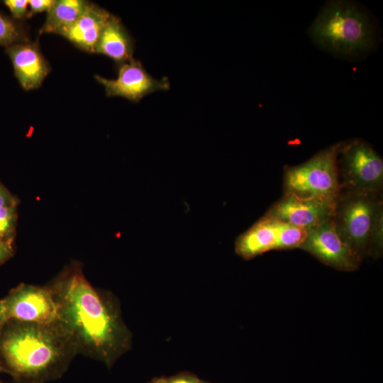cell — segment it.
I'll return each instance as SVG.
<instances>
[{
	"instance_id": "cell-1",
	"label": "cell",
	"mask_w": 383,
	"mask_h": 383,
	"mask_svg": "<svg viewBox=\"0 0 383 383\" xmlns=\"http://www.w3.org/2000/svg\"><path fill=\"white\" fill-rule=\"evenodd\" d=\"M47 285L57 306L56 323L77 354L111 367L131 343V334L115 301L90 284L77 261L65 267Z\"/></svg>"
},
{
	"instance_id": "cell-2",
	"label": "cell",
	"mask_w": 383,
	"mask_h": 383,
	"mask_svg": "<svg viewBox=\"0 0 383 383\" xmlns=\"http://www.w3.org/2000/svg\"><path fill=\"white\" fill-rule=\"evenodd\" d=\"M77 354L55 322L43 324L7 320L0 328V360L16 383H46L60 379Z\"/></svg>"
},
{
	"instance_id": "cell-3",
	"label": "cell",
	"mask_w": 383,
	"mask_h": 383,
	"mask_svg": "<svg viewBox=\"0 0 383 383\" xmlns=\"http://www.w3.org/2000/svg\"><path fill=\"white\" fill-rule=\"evenodd\" d=\"M310 33L322 47L342 54L362 51L372 43L367 18L355 5L347 1L327 4L312 24Z\"/></svg>"
},
{
	"instance_id": "cell-4",
	"label": "cell",
	"mask_w": 383,
	"mask_h": 383,
	"mask_svg": "<svg viewBox=\"0 0 383 383\" xmlns=\"http://www.w3.org/2000/svg\"><path fill=\"white\" fill-rule=\"evenodd\" d=\"M341 143L313 156L306 162L287 167L284 175V194L299 198L336 201L340 193L337 157Z\"/></svg>"
},
{
	"instance_id": "cell-5",
	"label": "cell",
	"mask_w": 383,
	"mask_h": 383,
	"mask_svg": "<svg viewBox=\"0 0 383 383\" xmlns=\"http://www.w3.org/2000/svg\"><path fill=\"white\" fill-rule=\"evenodd\" d=\"M382 194L341 191L332 218L340 239L362 260L368 256L370 235Z\"/></svg>"
},
{
	"instance_id": "cell-6",
	"label": "cell",
	"mask_w": 383,
	"mask_h": 383,
	"mask_svg": "<svg viewBox=\"0 0 383 383\" xmlns=\"http://www.w3.org/2000/svg\"><path fill=\"white\" fill-rule=\"evenodd\" d=\"M340 192L382 194V158L367 142L341 143L337 157Z\"/></svg>"
},
{
	"instance_id": "cell-7",
	"label": "cell",
	"mask_w": 383,
	"mask_h": 383,
	"mask_svg": "<svg viewBox=\"0 0 383 383\" xmlns=\"http://www.w3.org/2000/svg\"><path fill=\"white\" fill-rule=\"evenodd\" d=\"M6 319L53 323L57 321V306L48 287L21 283L2 299Z\"/></svg>"
},
{
	"instance_id": "cell-8",
	"label": "cell",
	"mask_w": 383,
	"mask_h": 383,
	"mask_svg": "<svg viewBox=\"0 0 383 383\" xmlns=\"http://www.w3.org/2000/svg\"><path fill=\"white\" fill-rule=\"evenodd\" d=\"M105 89L107 96H120L133 102H138L143 97L158 91L170 89L167 77L155 79L144 68L140 61L132 59L117 65V77L106 79L94 76Z\"/></svg>"
},
{
	"instance_id": "cell-9",
	"label": "cell",
	"mask_w": 383,
	"mask_h": 383,
	"mask_svg": "<svg viewBox=\"0 0 383 383\" xmlns=\"http://www.w3.org/2000/svg\"><path fill=\"white\" fill-rule=\"evenodd\" d=\"M321 262L335 270H356L362 261L338 235L332 219L308 231L299 246Z\"/></svg>"
},
{
	"instance_id": "cell-10",
	"label": "cell",
	"mask_w": 383,
	"mask_h": 383,
	"mask_svg": "<svg viewBox=\"0 0 383 383\" xmlns=\"http://www.w3.org/2000/svg\"><path fill=\"white\" fill-rule=\"evenodd\" d=\"M335 201L284 194L264 216L309 231L332 219Z\"/></svg>"
},
{
	"instance_id": "cell-11",
	"label": "cell",
	"mask_w": 383,
	"mask_h": 383,
	"mask_svg": "<svg viewBox=\"0 0 383 383\" xmlns=\"http://www.w3.org/2000/svg\"><path fill=\"white\" fill-rule=\"evenodd\" d=\"M14 74L25 90L38 89L49 74L50 67L35 42L26 41L6 48Z\"/></svg>"
},
{
	"instance_id": "cell-12",
	"label": "cell",
	"mask_w": 383,
	"mask_h": 383,
	"mask_svg": "<svg viewBox=\"0 0 383 383\" xmlns=\"http://www.w3.org/2000/svg\"><path fill=\"white\" fill-rule=\"evenodd\" d=\"M111 16L109 11L91 3L73 24L62 29L57 34L78 48L95 53L98 40Z\"/></svg>"
},
{
	"instance_id": "cell-13",
	"label": "cell",
	"mask_w": 383,
	"mask_h": 383,
	"mask_svg": "<svg viewBox=\"0 0 383 383\" xmlns=\"http://www.w3.org/2000/svg\"><path fill=\"white\" fill-rule=\"evenodd\" d=\"M277 238V221L263 216L236 238L235 253L244 260H251L275 250Z\"/></svg>"
},
{
	"instance_id": "cell-14",
	"label": "cell",
	"mask_w": 383,
	"mask_h": 383,
	"mask_svg": "<svg viewBox=\"0 0 383 383\" xmlns=\"http://www.w3.org/2000/svg\"><path fill=\"white\" fill-rule=\"evenodd\" d=\"M134 40L121 21L111 14L96 46L95 53L104 55L116 64L133 59Z\"/></svg>"
},
{
	"instance_id": "cell-15",
	"label": "cell",
	"mask_w": 383,
	"mask_h": 383,
	"mask_svg": "<svg viewBox=\"0 0 383 383\" xmlns=\"http://www.w3.org/2000/svg\"><path fill=\"white\" fill-rule=\"evenodd\" d=\"M91 2L84 0H55L47 12L40 33H56L73 24L89 7Z\"/></svg>"
},
{
	"instance_id": "cell-16",
	"label": "cell",
	"mask_w": 383,
	"mask_h": 383,
	"mask_svg": "<svg viewBox=\"0 0 383 383\" xmlns=\"http://www.w3.org/2000/svg\"><path fill=\"white\" fill-rule=\"evenodd\" d=\"M276 221L277 238L275 250L299 248L306 238L308 231L289 223Z\"/></svg>"
},
{
	"instance_id": "cell-17",
	"label": "cell",
	"mask_w": 383,
	"mask_h": 383,
	"mask_svg": "<svg viewBox=\"0 0 383 383\" xmlns=\"http://www.w3.org/2000/svg\"><path fill=\"white\" fill-rule=\"evenodd\" d=\"M29 41L23 26L18 21L0 13V46Z\"/></svg>"
},
{
	"instance_id": "cell-18",
	"label": "cell",
	"mask_w": 383,
	"mask_h": 383,
	"mask_svg": "<svg viewBox=\"0 0 383 383\" xmlns=\"http://www.w3.org/2000/svg\"><path fill=\"white\" fill-rule=\"evenodd\" d=\"M17 206L0 208V239L13 243L18 220Z\"/></svg>"
},
{
	"instance_id": "cell-19",
	"label": "cell",
	"mask_w": 383,
	"mask_h": 383,
	"mask_svg": "<svg viewBox=\"0 0 383 383\" xmlns=\"http://www.w3.org/2000/svg\"><path fill=\"white\" fill-rule=\"evenodd\" d=\"M383 249V206L381 207L374 218L372 226L368 255L373 258L382 256Z\"/></svg>"
},
{
	"instance_id": "cell-20",
	"label": "cell",
	"mask_w": 383,
	"mask_h": 383,
	"mask_svg": "<svg viewBox=\"0 0 383 383\" xmlns=\"http://www.w3.org/2000/svg\"><path fill=\"white\" fill-rule=\"evenodd\" d=\"M3 2L9 9L13 19L18 21L28 17V0H5Z\"/></svg>"
},
{
	"instance_id": "cell-21",
	"label": "cell",
	"mask_w": 383,
	"mask_h": 383,
	"mask_svg": "<svg viewBox=\"0 0 383 383\" xmlns=\"http://www.w3.org/2000/svg\"><path fill=\"white\" fill-rule=\"evenodd\" d=\"M55 0H29L28 1V8H29V14L28 17H30L32 15L43 12L48 11L52 6Z\"/></svg>"
},
{
	"instance_id": "cell-22",
	"label": "cell",
	"mask_w": 383,
	"mask_h": 383,
	"mask_svg": "<svg viewBox=\"0 0 383 383\" xmlns=\"http://www.w3.org/2000/svg\"><path fill=\"white\" fill-rule=\"evenodd\" d=\"M18 199L0 182V208L18 205Z\"/></svg>"
},
{
	"instance_id": "cell-23",
	"label": "cell",
	"mask_w": 383,
	"mask_h": 383,
	"mask_svg": "<svg viewBox=\"0 0 383 383\" xmlns=\"http://www.w3.org/2000/svg\"><path fill=\"white\" fill-rule=\"evenodd\" d=\"M167 383H200L195 374L190 372H181L176 375L166 378Z\"/></svg>"
},
{
	"instance_id": "cell-24",
	"label": "cell",
	"mask_w": 383,
	"mask_h": 383,
	"mask_svg": "<svg viewBox=\"0 0 383 383\" xmlns=\"http://www.w3.org/2000/svg\"><path fill=\"white\" fill-rule=\"evenodd\" d=\"M13 243L0 239V266L14 255Z\"/></svg>"
},
{
	"instance_id": "cell-25",
	"label": "cell",
	"mask_w": 383,
	"mask_h": 383,
	"mask_svg": "<svg viewBox=\"0 0 383 383\" xmlns=\"http://www.w3.org/2000/svg\"><path fill=\"white\" fill-rule=\"evenodd\" d=\"M6 321L7 319L5 315L4 309L0 300V328Z\"/></svg>"
},
{
	"instance_id": "cell-26",
	"label": "cell",
	"mask_w": 383,
	"mask_h": 383,
	"mask_svg": "<svg viewBox=\"0 0 383 383\" xmlns=\"http://www.w3.org/2000/svg\"><path fill=\"white\" fill-rule=\"evenodd\" d=\"M149 383H167V380L165 377H157L152 379Z\"/></svg>"
},
{
	"instance_id": "cell-27",
	"label": "cell",
	"mask_w": 383,
	"mask_h": 383,
	"mask_svg": "<svg viewBox=\"0 0 383 383\" xmlns=\"http://www.w3.org/2000/svg\"><path fill=\"white\" fill-rule=\"evenodd\" d=\"M1 372H4V369L1 365V360H0V373Z\"/></svg>"
},
{
	"instance_id": "cell-28",
	"label": "cell",
	"mask_w": 383,
	"mask_h": 383,
	"mask_svg": "<svg viewBox=\"0 0 383 383\" xmlns=\"http://www.w3.org/2000/svg\"><path fill=\"white\" fill-rule=\"evenodd\" d=\"M200 383H210V382H205V381L201 380Z\"/></svg>"
},
{
	"instance_id": "cell-29",
	"label": "cell",
	"mask_w": 383,
	"mask_h": 383,
	"mask_svg": "<svg viewBox=\"0 0 383 383\" xmlns=\"http://www.w3.org/2000/svg\"><path fill=\"white\" fill-rule=\"evenodd\" d=\"M0 383H1V382H0Z\"/></svg>"
}]
</instances>
